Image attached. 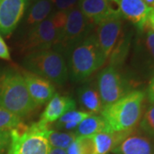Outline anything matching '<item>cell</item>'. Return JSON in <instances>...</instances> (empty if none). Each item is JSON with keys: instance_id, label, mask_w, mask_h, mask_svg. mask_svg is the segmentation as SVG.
<instances>
[{"instance_id": "obj_11", "label": "cell", "mask_w": 154, "mask_h": 154, "mask_svg": "<svg viewBox=\"0 0 154 154\" xmlns=\"http://www.w3.org/2000/svg\"><path fill=\"white\" fill-rule=\"evenodd\" d=\"M79 8L94 25L110 17L121 16L118 0H80Z\"/></svg>"}, {"instance_id": "obj_23", "label": "cell", "mask_w": 154, "mask_h": 154, "mask_svg": "<svg viewBox=\"0 0 154 154\" xmlns=\"http://www.w3.org/2000/svg\"><path fill=\"white\" fill-rule=\"evenodd\" d=\"M22 117L0 107V130L11 131L22 124Z\"/></svg>"}, {"instance_id": "obj_21", "label": "cell", "mask_w": 154, "mask_h": 154, "mask_svg": "<svg viewBox=\"0 0 154 154\" xmlns=\"http://www.w3.org/2000/svg\"><path fill=\"white\" fill-rule=\"evenodd\" d=\"M90 115L92 114L84 110H70L63 114L57 121L55 122V126L58 129L74 132L80 122Z\"/></svg>"}, {"instance_id": "obj_1", "label": "cell", "mask_w": 154, "mask_h": 154, "mask_svg": "<svg viewBox=\"0 0 154 154\" xmlns=\"http://www.w3.org/2000/svg\"><path fill=\"white\" fill-rule=\"evenodd\" d=\"M146 94L134 90L114 103L104 106L100 116L110 130L119 133H131L136 129L143 116Z\"/></svg>"}, {"instance_id": "obj_12", "label": "cell", "mask_w": 154, "mask_h": 154, "mask_svg": "<svg viewBox=\"0 0 154 154\" xmlns=\"http://www.w3.org/2000/svg\"><path fill=\"white\" fill-rule=\"evenodd\" d=\"M28 0L0 1V33L11 34L21 21Z\"/></svg>"}, {"instance_id": "obj_24", "label": "cell", "mask_w": 154, "mask_h": 154, "mask_svg": "<svg viewBox=\"0 0 154 154\" xmlns=\"http://www.w3.org/2000/svg\"><path fill=\"white\" fill-rule=\"evenodd\" d=\"M140 129L154 139V105L150 104L140 122Z\"/></svg>"}, {"instance_id": "obj_14", "label": "cell", "mask_w": 154, "mask_h": 154, "mask_svg": "<svg viewBox=\"0 0 154 154\" xmlns=\"http://www.w3.org/2000/svg\"><path fill=\"white\" fill-rule=\"evenodd\" d=\"M28 91L33 103L37 106L44 105L55 94V87L46 79L36 75L31 72H24L22 75Z\"/></svg>"}, {"instance_id": "obj_17", "label": "cell", "mask_w": 154, "mask_h": 154, "mask_svg": "<svg viewBox=\"0 0 154 154\" xmlns=\"http://www.w3.org/2000/svg\"><path fill=\"white\" fill-rule=\"evenodd\" d=\"M78 101L84 111L98 115L103 109L99 89L94 84H87L78 89Z\"/></svg>"}, {"instance_id": "obj_30", "label": "cell", "mask_w": 154, "mask_h": 154, "mask_svg": "<svg viewBox=\"0 0 154 154\" xmlns=\"http://www.w3.org/2000/svg\"><path fill=\"white\" fill-rule=\"evenodd\" d=\"M66 152L67 154H81L79 146H78V144H77L75 140L69 146V147L66 149Z\"/></svg>"}, {"instance_id": "obj_16", "label": "cell", "mask_w": 154, "mask_h": 154, "mask_svg": "<svg viewBox=\"0 0 154 154\" xmlns=\"http://www.w3.org/2000/svg\"><path fill=\"white\" fill-rule=\"evenodd\" d=\"M75 107L76 103L75 99L69 96L55 94L50 99L39 120L46 123L55 122L66 112L75 110Z\"/></svg>"}, {"instance_id": "obj_25", "label": "cell", "mask_w": 154, "mask_h": 154, "mask_svg": "<svg viewBox=\"0 0 154 154\" xmlns=\"http://www.w3.org/2000/svg\"><path fill=\"white\" fill-rule=\"evenodd\" d=\"M75 140L79 146L81 154H98L94 135L77 136Z\"/></svg>"}, {"instance_id": "obj_7", "label": "cell", "mask_w": 154, "mask_h": 154, "mask_svg": "<svg viewBox=\"0 0 154 154\" xmlns=\"http://www.w3.org/2000/svg\"><path fill=\"white\" fill-rule=\"evenodd\" d=\"M130 76L115 66L109 65L99 73L97 88L102 100L103 107L109 105L132 92L134 83Z\"/></svg>"}, {"instance_id": "obj_5", "label": "cell", "mask_w": 154, "mask_h": 154, "mask_svg": "<svg viewBox=\"0 0 154 154\" xmlns=\"http://www.w3.org/2000/svg\"><path fill=\"white\" fill-rule=\"evenodd\" d=\"M24 65L29 72L58 86L64 85L69 77L66 61L63 53L57 49L28 53L24 58Z\"/></svg>"}, {"instance_id": "obj_29", "label": "cell", "mask_w": 154, "mask_h": 154, "mask_svg": "<svg viewBox=\"0 0 154 154\" xmlns=\"http://www.w3.org/2000/svg\"><path fill=\"white\" fill-rule=\"evenodd\" d=\"M146 96L147 97L150 104L154 105V75L150 79Z\"/></svg>"}, {"instance_id": "obj_18", "label": "cell", "mask_w": 154, "mask_h": 154, "mask_svg": "<svg viewBox=\"0 0 154 154\" xmlns=\"http://www.w3.org/2000/svg\"><path fill=\"white\" fill-rule=\"evenodd\" d=\"M129 134L130 133H119L110 130L94 134L98 154H108L112 152V150Z\"/></svg>"}, {"instance_id": "obj_10", "label": "cell", "mask_w": 154, "mask_h": 154, "mask_svg": "<svg viewBox=\"0 0 154 154\" xmlns=\"http://www.w3.org/2000/svg\"><path fill=\"white\" fill-rule=\"evenodd\" d=\"M122 17H110L97 25L96 38L100 51L108 60L122 34Z\"/></svg>"}, {"instance_id": "obj_19", "label": "cell", "mask_w": 154, "mask_h": 154, "mask_svg": "<svg viewBox=\"0 0 154 154\" xmlns=\"http://www.w3.org/2000/svg\"><path fill=\"white\" fill-rule=\"evenodd\" d=\"M110 130V128L101 116L90 115L80 122L74 133L76 136H88Z\"/></svg>"}, {"instance_id": "obj_32", "label": "cell", "mask_w": 154, "mask_h": 154, "mask_svg": "<svg viewBox=\"0 0 154 154\" xmlns=\"http://www.w3.org/2000/svg\"><path fill=\"white\" fill-rule=\"evenodd\" d=\"M48 154H67L66 150L57 147H51Z\"/></svg>"}, {"instance_id": "obj_9", "label": "cell", "mask_w": 154, "mask_h": 154, "mask_svg": "<svg viewBox=\"0 0 154 154\" xmlns=\"http://www.w3.org/2000/svg\"><path fill=\"white\" fill-rule=\"evenodd\" d=\"M93 26L94 24L83 15L79 6L75 7L68 13L65 26L55 49L61 52L66 51L72 45L91 34Z\"/></svg>"}, {"instance_id": "obj_27", "label": "cell", "mask_w": 154, "mask_h": 154, "mask_svg": "<svg viewBox=\"0 0 154 154\" xmlns=\"http://www.w3.org/2000/svg\"><path fill=\"white\" fill-rule=\"evenodd\" d=\"M10 140H11L10 132L0 130V154L4 153L7 146H9Z\"/></svg>"}, {"instance_id": "obj_8", "label": "cell", "mask_w": 154, "mask_h": 154, "mask_svg": "<svg viewBox=\"0 0 154 154\" xmlns=\"http://www.w3.org/2000/svg\"><path fill=\"white\" fill-rule=\"evenodd\" d=\"M63 30L57 27L51 16L33 26L23 42L22 49L30 53L40 50L56 47L60 39Z\"/></svg>"}, {"instance_id": "obj_20", "label": "cell", "mask_w": 154, "mask_h": 154, "mask_svg": "<svg viewBox=\"0 0 154 154\" xmlns=\"http://www.w3.org/2000/svg\"><path fill=\"white\" fill-rule=\"evenodd\" d=\"M52 0H37L28 12L27 23L34 26L47 19L52 10Z\"/></svg>"}, {"instance_id": "obj_34", "label": "cell", "mask_w": 154, "mask_h": 154, "mask_svg": "<svg viewBox=\"0 0 154 154\" xmlns=\"http://www.w3.org/2000/svg\"><path fill=\"white\" fill-rule=\"evenodd\" d=\"M0 1H2V0H0Z\"/></svg>"}, {"instance_id": "obj_6", "label": "cell", "mask_w": 154, "mask_h": 154, "mask_svg": "<svg viewBox=\"0 0 154 154\" xmlns=\"http://www.w3.org/2000/svg\"><path fill=\"white\" fill-rule=\"evenodd\" d=\"M130 65L133 79L136 82L151 79L154 75V32L147 26L138 31L133 45Z\"/></svg>"}, {"instance_id": "obj_4", "label": "cell", "mask_w": 154, "mask_h": 154, "mask_svg": "<svg viewBox=\"0 0 154 154\" xmlns=\"http://www.w3.org/2000/svg\"><path fill=\"white\" fill-rule=\"evenodd\" d=\"M51 128L39 121L27 125L22 122L10 131L8 154H48L51 146L47 140Z\"/></svg>"}, {"instance_id": "obj_26", "label": "cell", "mask_w": 154, "mask_h": 154, "mask_svg": "<svg viewBox=\"0 0 154 154\" xmlns=\"http://www.w3.org/2000/svg\"><path fill=\"white\" fill-rule=\"evenodd\" d=\"M79 0H52L55 7L58 11H69L76 7Z\"/></svg>"}, {"instance_id": "obj_31", "label": "cell", "mask_w": 154, "mask_h": 154, "mask_svg": "<svg viewBox=\"0 0 154 154\" xmlns=\"http://www.w3.org/2000/svg\"><path fill=\"white\" fill-rule=\"evenodd\" d=\"M146 26L154 32V8L152 9L151 11H150V13H149L148 18H147V22H146Z\"/></svg>"}, {"instance_id": "obj_28", "label": "cell", "mask_w": 154, "mask_h": 154, "mask_svg": "<svg viewBox=\"0 0 154 154\" xmlns=\"http://www.w3.org/2000/svg\"><path fill=\"white\" fill-rule=\"evenodd\" d=\"M0 58L5 59V60H10L11 59L9 48L6 45L5 42L4 41V39L2 38L1 36H0Z\"/></svg>"}, {"instance_id": "obj_22", "label": "cell", "mask_w": 154, "mask_h": 154, "mask_svg": "<svg viewBox=\"0 0 154 154\" xmlns=\"http://www.w3.org/2000/svg\"><path fill=\"white\" fill-rule=\"evenodd\" d=\"M76 134L74 132H59L51 129L47 136V140L51 147L65 150L76 139Z\"/></svg>"}, {"instance_id": "obj_2", "label": "cell", "mask_w": 154, "mask_h": 154, "mask_svg": "<svg viewBox=\"0 0 154 154\" xmlns=\"http://www.w3.org/2000/svg\"><path fill=\"white\" fill-rule=\"evenodd\" d=\"M65 51L69 75L74 82L86 80L106 62L94 33L72 45Z\"/></svg>"}, {"instance_id": "obj_13", "label": "cell", "mask_w": 154, "mask_h": 154, "mask_svg": "<svg viewBox=\"0 0 154 154\" xmlns=\"http://www.w3.org/2000/svg\"><path fill=\"white\" fill-rule=\"evenodd\" d=\"M114 154H154V139L137 128L112 150Z\"/></svg>"}, {"instance_id": "obj_33", "label": "cell", "mask_w": 154, "mask_h": 154, "mask_svg": "<svg viewBox=\"0 0 154 154\" xmlns=\"http://www.w3.org/2000/svg\"><path fill=\"white\" fill-rule=\"evenodd\" d=\"M143 2L148 6L150 9L154 8V0H143Z\"/></svg>"}, {"instance_id": "obj_15", "label": "cell", "mask_w": 154, "mask_h": 154, "mask_svg": "<svg viewBox=\"0 0 154 154\" xmlns=\"http://www.w3.org/2000/svg\"><path fill=\"white\" fill-rule=\"evenodd\" d=\"M122 17L134 24L138 31L146 26L150 9L143 0H118Z\"/></svg>"}, {"instance_id": "obj_3", "label": "cell", "mask_w": 154, "mask_h": 154, "mask_svg": "<svg viewBox=\"0 0 154 154\" xmlns=\"http://www.w3.org/2000/svg\"><path fill=\"white\" fill-rule=\"evenodd\" d=\"M0 107L20 117L32 115L38 109L29 95L22 74L14 70L0 74Z\"/></svg>"}]
</instances>
